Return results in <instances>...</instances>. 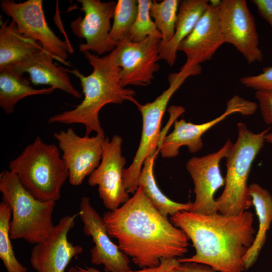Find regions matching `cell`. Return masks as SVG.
<instances>
[{
	"instance_id": "1",
	"label": "cell",
	"mask_w": 272,
	"mask_h": 272,
	"mask_svg": "<svg viewBox=\"0 0 272 272\" xmlns=\"http://www.w3.org/2000/svg\"><path fill=\"white\" fill-rule=\"evenodd\" d=\"M109 236L140 268L159 266L161 258H176L188 251L189 238L153 206L139 186L117 209L103 215Z\"/></svg>"
},
{
	"instance_id": "2",
	"label": "cell",
	"mask_w": 272,
	"mask_h": 272,
	"mask_svg": "<svg viewBox=\"0 0 272 272\" xmlns=\"http://www.w3.org/2000/svg\"><path fill=\"white\" fill-rule=\"evenodd\" d=\"M170 220L186 234L195 249L192 256L177 258L179 262L202 263L218 272L245 270L243 257L256 235L252 212L229 216L182 211L171 216Z\"/></svg>"
},
{
	"instance_id": "3",
	"label": "cell",
	"mask_w": 272,
	"mask_h": 272,
	"mask_svg": "<svg viewBox=\"0 0 272 272\" xmlns=\"http://www.w3.org/2000/svg\"><path fill=\"white\" fill-rule=\"evenodd\" d=\"M84 54L93 67L91 74L85 76L77 69H66L67 72L80 80L84 99L74 109L52 116L48 122L82 124L86 128L85 135H89L91 132L95 131L97 134L105 136L99 119L102 107L110 103L121 104L124 101L131 102L137 106L140 103L134 97V90L122 86L115 49L103 57L90 51H85Z\"/></svg>"
},
{
	"instance_id": "4",
	"label": "cell",
	"mask_w": 272,
	"mask_h": 272,
	"mask_svg": "<svg viewBox=\"0 0 272 272\" xmlns=\"http://www.w3.org/2000/svg\"><path fill=\"white\" fill-rule=\"evenodd\" d=\"M58 148L38 136L9 164V170L17 175L23 187L41 201L58 200L61 188L69 177Z\"/></svg>"
},
{
	"instance_id": "5",
	"label": "cell",
	"mask_w": 272,
	"mask_h": 272,
	"mask_svg": "<svg viewBox=\"0 0 272 272\" xmlns=\"http://www.w3.org/2000/svg\"><path fill=\"white\" fill-rule=\"evenodd\" d=\"M270 129L271 127L254 133L245 123H237V138L226 158L227 172L224 188L216 199L219 213L225 215H237L252 206L247 181L252 164L262 149L265 136Z\"/></svg>"
},
{
	"instance_id": "6",
	"label": "cell",
	"mask_w": 272,
	"mask_h": 272,
	"mask_svg": "<svg viewBox=\"0 0 272 272\" xmlns=\"http://www.w3.org/2000/svg\"><path fill=\"white\" fill-rule=\"evenodd\" d=\"M0 191L2 200L12 210L11 239H22L33 244L45 240L54 226L52 216L56 202L43 201L35 198L9 170L0 174Z\"/></svg>"
},
{
	"instance_id": "7",
	"label": "cell",
	"mask_w": 272,
	"mask_h": 272,
	"mask_svg": "<svg viewBox=\"0 0 272 272\" xmlns=\"http://www.w3.org/2000/svg\"><path fill=\"white\" fill-rule=\"evenodd\" d=\"M2 11L12 18L19 31L24 36L40 43L43 49L55 59L70 66L67 53L74 50L69 42L60 39L49 27L43 10V1L28 0L17 3L2 1Z\"/></svg>"
},
{
	"instance_id": "8",
	"label": "cell",
	"mask_w": 272,
	"mask_h": 272,
	"mask_svg": "<svg viewBox=\"0 0 272 272\" xmlns=\"http://www.w3.org/2000/svg\"><path fill=\"white\" fill-rule=\"evenodd\" d=\"M219 16L225 43L235 46L249 63L261 62L255 20L246 1L222 0Z\"/></svg>"
},
{
	"instance_id": "9",
	"label": "cell",
	"mask_w": 272,
	"mask_h": 272,
	"mask_svg": "<svg viewBox=\"0 0 272 272\" xmlns=\"http://www.w3.org/2000/svg\"><path fill=\"white\" fill-rule=\"evenodd\" d=\"M122 139L114 135L105 137L99 166L89 175L90 186H98L100 198L106 208L114 211L129 199L123 184L122 172L126 159L121 154Z\"/></svg>"
},
{
	"instance_id": "10",
	"label": "cell",
	"mask_w": 272,
	"mask_h": 272,
	"mask_svg": "<svg viewBox=\"0 0 272 272\" xmlns=\"http://www.w3.org/2000/svg\"><path fill=\"white\" fill-rule=\"evenodd\" d=\"M233 145L228 139L218 151L200 157H193L187 162L186 169L193 180L195 195L189 211L202 214L218 213L214 195L225 184L220 163L227 158Z\"/></svg>"
},
{
	"instance_id": "11",
	"label": "cell",
	"mask_w": 272,
	"mask_h": 272,
	"mask_svg": "<svg viewBox=\"0 0 272 272\" xmlns=\"http://www.w3.org/2000/svg\"><path fill=\"white\" fill-rule=\"evenodd\" d=\"M161 40L155 36H149L139 42L127 39L116 43V60L121 69L120 77L124 87L151 84L154 73L160 67L157 62L161 59Z\"/></svg>"
},
{
	"instance_id": "12",
	"label": "cell",
	"mask_w": 272,
	"mask_h": 272,
	"mask_svg": "<svg viewBox=\"0 0 272 272\" xmlns=\"http://www.w3.org/2000/svg\"><path fill=\"white\" fill-rule=\"evenodd\" d=\"M257 108L256 103L235 95L228 101L224 112L212 120L194 124L187 122L183 118L180 120L176 119L174 122L173 131L162 138L158 151L163 158H173L177 156L180 148L185 146L189 153H196L202 149L201 137L209 129L232 114L239 113L250 115L255 112Z\"/></svg>"
},
{
	"instance_id": "13",
	"label": "cell",
	"mask_w": 272,
	"mask_h": 272,
	"mask_svg": "<svg viewBox=\"0 0 272 272\" xmlns=\"http://www.w3.org/2000/svg\"><path fill=\"white\" fill-rule=\"evenodd\" d=\"M85 13L72 21L71 29L79 38L85 39V43L79 44V51L95 52L99 55L115 49L116 45L109 39L111 29L110 20L113 17L116 3L100 0H78Z\"/></svg>"
},
{
	"instance_id": "14",
	"label": "cell",
	"mask_w": 272,
	"mask_h": 272,
	"mask_svg": "<svg viewBox=\"0 0 272 272\" xmlns=\"http://www.w3.org/2000/svg\"><path fill=\"white\" fill-rule=\"evenodd\" d=\"M53 137L62 152L61 157L69 171L70 183L81 185L100 165L105 137L97 134L80 137L71 127L54 132Z\"/></svg>"
},
{
	"instance_id": "15",
	"label": "cell",
	"mask_w": 272,
	"mask_h": 272,
	"mask_svg": "<svg viewBox=\"0 0 272 272\" xmlns=\"http://www.w3.org/2000/svg\"><path fill=\"white\" fill-rule=\"evenodd\" d=\"M77 215L62 217L46 239L32 247L30 263L36 271L64 272L71 260L83 252L82 247L74 245L67 239Z\"/></svg>"
},
{
	"instance_id": "16",
	"label": "cell",
	"mask_w": 272,
	"mask_h": 272,
	"mask_svg": "<svg viewBox=\"0 0 272 272\" xmlns=\"http://www.w3.org/2000/svg\"><path fill=\"white\" fill-rule=\"evenodd\" d=\"M78 215L84 225V233L91 236L94 244L90 250L91 263L103 265L105 272L130 270L128 256L112 242L103 218L92 207L89 197L82 198Z\"/></svg>"
},
{
	"instance_id": "17",
	"label": "cell",
	"mask_w": 272,
	"mask_h": 272,
	"mask_svg": "<svg viewBox=\"0 0 272 272\" xmlns=\"http://www.w3.org/2000/svg\"><path fill=\"white\" fill-rule=\"evenodd\" d=\"M220 7L209 5L189 35L179 44L178 50L186 56L184 65L191 66L210 60L225 43L222 30Z\"/></svg>"
},
{
	"instance_id": "18",
	"label": "cell",
	"mask_w": 272,
	"mask_h": 272,
	"mask_svg": "<svg viewBox=\"0 0 272 272\" xmlns=\"http://www.w3.org/2000/svg\"><path fill=\"white\" fill-rule=\"evenodd\" d=\"M54 59L51 54L42 48L9 69L22 76L24 73H28V80L35 86L49 85L74 97L81 98L82 94L72 84L66 69L56 65L53 62Z\"/></svg>"
},
{
	"instance_id": "19",
	"label": "cell",
	"mask_w": 272,
	"mask_h": 272,
	"mask_svg": "<svg viewBox=\"0 0 272 272\" xmlns=\"http://www.w3.org/2000/svg\"><path fill=\"white\" fill-rule=\"evenodd\" d=\"M208 0H184L180 2L175 23V34L169 42L161 41L159 55L172 66L177 58L180 43L191 32L195 24L207 9Z\"/></svg>"
},
{
	"instance_id": "20",
	"label": "cell",
	"mask_w": 272,
	"mask_h": 272,
	"mask_svg": "<svg viewBox=\"0 0 272 272\" xmlns=\"http://www.w3.org/2000/svg\"><path fill=\"white\" fill-rule=\"evenodd\" d=\"M43 48L42 44L24 36L14 21L0 28V71L12 67Z\"/></svg>"
},
{
	"instance_id": "21",
	"label": "cell",
	"mask_w": 272,
	"mask_h": 272,
	"mask_svg": "<svg viewBox=\"0 0 272 272\" xmlns=\"http://www.w3.org/2000/svg\"><path fill=\"white\" fill-rule=\"evenodd\" d=\"M249 194L258 217L259 225L253 242L243 257L245 270L250 268L257 260L272 222V195L270 192L254 183L249 186Z\"/></svg>"
},
{
	"instance_id": "22",
	"label": "cell",
	"mask_w": 272,
	"mask_h": 272,
	"mask_svg": "<svg viewBox=\"0 0 272 272\" xmlns=\"http://www.w3.org/2000/svg\"><path fill=\"white\" fill-rule=\"evenodd\" d=\"M28 79L12 69L0 71V107L6 114L14 112L16 104L26 97L34 95L49 94L55 88L35 89Z\"/></svg>"
},
{
	"instance_id": "23",
	"label": "cell",
	"mask_w": 272,
	"mask_h": 272,
	"mask_svg": "<svg viewBox=\"0 0 272 272\" xmlns=\"http://www.w3.org/2000/svg\"><path fill=\"white\" fill-rule=\"evenodd\" d=\"M158 153L145 160L138 178V186L142 187L153 206L165 217L180 211H189L192 202L182 203L174 201L164 195L158 186L154 175V165Z\"/></svg>"
},
{
	"instance_id": "24",
	"label": "cell",
	"mask_w": 272,
	"mask_h": 272,
	"mask_svg": "<svg viewBox=\"0 0 272 272\" xmlns=\"http://www.w3.org/2000/svg\"><path fill=\"white\" fill-rule=\"evenodd\" d=\"M12 210L2 200L0 203V258L8 272H27V267L17 259L13 250L10 235V224Z\"/></svg>"
},
{
	"instance_id": "25",
	"label": "cell",
	"mask_w": 272,
	"mask_h": 272,
	"mask_svg": "<svg viewBox=\"0 0 272 272\" xmlns=\"http://www.w3.org/2000/svg\"><path fill=\"white\" fill-rule=\"evenodd\" d=\"M138 1L118 0L113 16L109 39L115 45L129 39L138 13Z\"/></svg>"
},
{
	"instance_id": "26",
	"label": "cell",
	"mask_w": 272,
	"mask_h": 272,
	"mask_svg": "<svg viewBox=\"0 0 272 272\" xmlns=\"http://www.w3.org/2000/svg\"><path fill=\"white\" fill-rule=\"evenodd\" d=\"M178 0H164L160 2L153 1L150 15L162 35L161 41L167 43L173 38L175 23L180 3Z\"/></svg>"
},
{
	"instance_id": "27",
	"label": "cell",
	"mask_w": 272,
	"mask_h": 272,
	"mask_svg": "<svg viewBox=\"0 0 272 272\" xmlns=\"http://www.w3.org/2000/svg\"><path fill=\"white\" fill-rule=\"evenodd\" d=\"M153 1L138 0V13L132 26L129 40L139 42L149 36H155L162 39V35L150 15V8Z\"/></svg>"
},
{
	"instance_id": "28",
	"label": "cell",
	"mask_w": 272,
	"mask_h": 272,
	"mask_svg": "<svg viewBox=\"0 0 272 272\" xmlns=\"http://www.w3.org/2000/svg\"><path fill=\"white\" fill-rule=\"evenodd\" d=\"M239 82L245 87L256 90L271 89L272 66L264 67L262 73L258 75L242 77Z\"/></svg>"
},
{
	"instance_id": "29",
	"label": "cell",
	"mask_w": 272,
	"mask_h": 272,
	"mask_svg": "<svg viewBox=\"0 0 272 272\" xmlns=\"http://www.w3.org/2000/svg\"><path fill=\"white\" fill-rule=\"evenodd\" d=\"M255 96L264 122L272 124V88L256 90Z\"/></svg>"
},
{
	"instance_id": "30",
	"label": "cell",
	"mask_w": 272,
	"mask_h": 272,
	"mask_svg": "<svg viewBox=\"0 0 272 272\" xmlns=\"http://www.w3.org/2000/svg\"><path fill=\"white\" fill-rule=\"evenodd\" d=\"M174 272H218L210 266L206 264L193 262H185L180 263L177 265Z\"/></svg>"
},
{
	"instance_id": "31",
	"label": "cell",
	"mask_w": 272,
	"mask_h": 272,
	"mask_svg": "<svg viewBox=\"0 0 272 272\" xmlns=\"http://www.w3.org/2000/svg\"><path fill=\"white\" fill-rule=\"evenodd\" d=\"M260 16L265 20L272 28V0H252Z\"/></svg>"
},
{
	"instance_id": "32",
	"label": "cell",
	"mask_w": 272,
	"mask_h": 272,
	"mask_svg": "<svg viewBox=\"0 0 272 272\" xmlns=\"http://www.w3.org/2000/svg\"><path fill=\"white\" fill-rule=\"evenodd\" d=\"M159 266L155 272H174L179 262L176 258H161Z\"/></svg>"
},
{
	"instance_id": "33",
	"label": "cell",
	"mask_w": 272,
	"mask_h": 272,
	"mask_svg": "<svg viewBox=\"0 0 272 272\" xmlns=\"http://www.w3.org/2000/svg\"><path fill=\"white\" fill-rule=\"evenodd\" d=\"M78 268L80 272H101L99 270H97L96 268L91 267H86L85 268H84L83 267L76 266ZM158 267V266H157ZM157 267H146V268H143L142 269L138 270H128V271H122V272H155L157 268Z\"/></svg>"
},
{
	"instance_id": "34",
	"label": "cell",
	"mask_w": 272,
	"mask_h": 272,
	"mask_svg": "<svg viewBox=\"0 0 272 272\" xmlns=\"http://www.w3.org/2000/svg\"><path fill=\"white\" fill-rule=\"evenodd\" d=\"M265 141L272 144V132H268L265 136Z\"/></svg>"
},
{
	"instance_id": "35",
	"label": "cell",
	"mask_w": 272,
	"mask_h": 272,
	"mask_svg": "<svg viewBox=\"0 0 272 272\" xmlns=\"http://www.w3.org/2000/svg\"><path fill=\"white\" fill-rule=\"evenodd\" d=\"M67 272H80V271L79 270L77 266H72L71 268H70Z\"/></svg>"
}]
</instances>
